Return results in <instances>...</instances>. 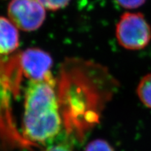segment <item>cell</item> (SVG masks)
I'll return each instance as SVG.
<instances>
[{
  "label": "cell",
  "instance_id": "11",
  "mask_svg": "<svg viewBox=\"0 0 151 151\" xmlns=\"http://www.w3.org/2000/svg\"><path fill=\"white\" fill-rule=\"evenodd\" d=\"M43 151H73V150L67 143H60L55 146L48 147Z\"/></svg>",
  "mask_w": 151,
  "mask_h": 151
},
{
  "label": "cell",
  "instance_id": "7",
  "mask_svg": "<svg viewBox=\"0 0 151 151\" xmlns=\"http://www.w3.org/2000/svg\"><path fill=\"white\" fill-rule=\"evenodd\" d=\"M137 94L143 104L151 109V73L141 79L137 88Z\"/></svg>",
  "mask_w": 151,
  "mask_h": 151
},
{
  "label": "cell",
  "instance_id": "8",
  "mask_svg": "<svg viewBox=\"0 0 151 151\" xmlns=\"http://www.w3.org/2000/svg\"><path fill=\"white\" fill-rule=\"evenodd\" d=\"M85 151H115L113 147L104 139H98L90 141Z\"/></svg>",
  "mask_w": 151,
  "mask_h": 151
},
{
  "label": "cell",
  "instance_id": "10",
  "mask_svg": "<svg viewBox=\"0 0 151 151\" xmlns=\"http://www.w3.org/2000/svg\"><path fill=\"white\" fill-rule=\"evenodd\" d=\"M116 4L126 10H134L144 5L147 0H113Z\"/></svg>",
  "mask_w": 151,
  "mask_h": 151
},
{
  "label": "cell",
  "instance_id": "5",
  "mask_svg": "<svg viewBox=\"0 0 151 151\" xmlns=\"http://www.w3.org/2000/svg\"><path fill=\"white\" fill-rule=\"evenodd\" d=\"M20 69L31 81L44 79L50 73L52 59L48 52L37 48H28L19 55Z\"/></svg>",
  "mask_w": 151,
  "mask_h": 151
},
{
  "label": "cell",
  "instance_id": "3",
  "mask_svg": "<svg viewBox=\"0 0 151 151\" xmlns=\"http://www.w3.org/2000/svg\"><path fill=\"white\" fill-rule=\"evenodd\" d=\"M115 36L119 46L125 50H141L151 42V26L143 14L127 11L117 22Z\"/></svg>",
  "mask_w": 151,
  "mask_h": 151
},
{
  "label": "cell",
  "instance_id": "9",
  "mask_svg": "<svg viewBox=\"0 0 151 151\" xmlns=\"http://www.w3.org/2000/svg\"><path fill=\"white\" fill-rule=\"evenodd\" d=\"M43 7L48 10L55 11L64 9L71 0H39Z\"/></svg>",
  "mask_w": 151,
  "mask_h": 151
},
{
  "label": "cell",
  "instance_id": "4",
  "mask_svg": "<svg viewBox=\"0 0 151 151\" xmlns=\"http://www.w3.org/2000/svg\"><path fill=\"white\" fill-rule=\"evenodd\" d=\"M8 14L11 22L26 32L39 29L46 18L45 8L39 0H11Z\"/></svg>",
  "mask_w": 151,
  "mask_h": 151
},
{
  "label": "cell",
  "instance_id": "2",
  "mask_svg": "<svg viewBox=\"0 0 151 151\" xmlns=\"http://www.w3.org/2000/svg\"><path fill=\"white\" fill-rule=\"evenodd\" d=\"M55 81L51 73L40 81H30L25 90L23 134L38 143L52 141L62 127Z\"/></svg>",
  "mask_w": 151,
  "mask_h": 151
},
{
  "label": "cell",
  "instance_id": "6",
  "mask_svg": "<svg viewBox=\"0 0 151 151\" xmlns=\"http://www.w3.org/2000/svg\"><path fill=\"white\" fill-rule=\"evenodd\" d=\"M19 46V34L16 26L4 17H0V55H9Z\"/></svg>",
  "mask_w": 151,
  "mask_h": 151
},
{
  "label": "cell",
  "instance_id": "1",
  "mask_svg": "<svg viewBox=\"0 0 151 151\" xmlns=\"http://www.w3.org/2000/svg\"><path fill=\"white\" fill-rule=\"evenodd\" d=\"M62 77L75 90L73 116L81 137L99 123L101 113L118 90L120 83L108 67L81 59H68L62 69Z\"/></svg>",
  "mask_w": 151,
  "mask_h": 151
}]
</instances>
